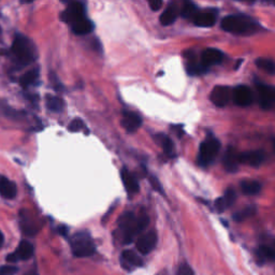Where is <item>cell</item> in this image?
<instances>
[{
    "instance_id": "36",
    "label": "cell",
    "mask_w": 275,
    "mask_h": 275,
    "mask_svg": "<svg viewBox=\"0 0 275 275\" xmlns=\"http://www.w3.org/2000/svg\"><path fill=\"white\" fill-rule=\"evenodd\" d=\"M149 182H150V184H152L153 188H154L155 190L159 191L161 193H164L162 185H161V183H159V181L156 179L155 176H150V177H149Z\"/></svg>"
},
{
    "instance_id": "42",
    "label": "cell",
    "mask_w": 275,
    "mask_h": 275,
    "mask_svg": "<svg viewBox=\"0 0 275 275\" xmlns=\"http://www.w3.org/2000/svg\"><path fill=\"white\" fill-rule=\"evenodd\" d=\"M157 275H167V272L166 271H163V272H159Z\"/></svg>"
},
{
    "instance_id": "3",
    "label": "cell",
    "mask_w": 275,
    "mask_h": 275,
    "mask_svg": "<svg viewBox=\"0 0 275 275\" xmlns=\"http://www.w3.org/2000/svg\"><path fill=\"white\" fill-rule=\"evenodd\" d=\"M221 28L235 34L251 33L257 29L256 23L244 15H228L221 21Z\"/></svg>"
},
{
    "instance_id": "21",
    "label": "cell",
    "mask_w": 275,
    "mask_h": 275,
    "mask_svg": "<svg viewBox=\"0 0 275 275\" xmlns=\"http://www.w3.org/2000/svg\"><path fill=\"white\" fill-rule=\"evenodd\" d=\"M72 26V30L75 34L78 35H84L91 33L94 30V23L90 21L87 17H84V19L80 20L75 22L74 24L71 25Z\"/></svg>"
},
{
    "instance_id": "39",
    "label": "cell",
    "mask_w": 275,
    "mask_h": 275,
    "mask_svg": "<svg viewBox=\"0 0 275 275\" xmlns=\"http://www.w3.org/2000/svg\"><path fill=\"white\" fill-rule=\"evenodd\" d=\"M58 231H59V233H60L61 235H67L68 229H67L66 227H64V226H61V227L58 228Z\"/></svg>"
},
{
    "instance_id": "17",
    "label": "cell",
    "mask_w": 275,
    "mask_h": 275,
    "mask_svg": "<svg viewBox=\"0 0 275 275\" xmlns=\"http://www.w3.org/2000/svg\"><path fill=\"white\" fill-rule=\"evenodd\" d=\"M235 198H237V194H235V191L233 189H228L224 196L219 197L216 202H215V209L217 212L221 213L226 211L227 209H229L230 207H231L234 201H235Z\"/></svg>"
},
{
    "instance_id": "28",
    "label": "cell",
    "mask_w": 275,
    "mask_h": 275,
    "mask_svg": "<svg viewBox=\"0 0 275 275\" xmlns=\"http://www.w3.org/2000/svg\"><path fill=\"white\" fill-rule=\"evenodd\" d=\"M38 76H39V70L38 69L29 70L25 74L22 75V77L20 80V84L23 87H27V86L31 85L35 81V80L38 78Z\"/></svg>"
},
{
    "instance_id": "11",
    "label": "cell",
    "mask_w": 275,
    "mask_h": 275,
    "mask_svg": "<svg viewBox=\"0 0 275 275\" xmlns=\"http://www.w3.org/2000/svg\"><path fill=\"white\" fill-rule=\"evenodd\" d=\"M157 244V234L155 231H149L138 239L136 243L137 250L142 255H147L152 252Z\"/></svg>"
},
{
    "instance_id": "26",
    "label": "cell",
    "mask_w": 275,
    "mask_h": 275,
    "mask_svg": "<svg viewBox=\"0 0 275 275\" xmlns=\"http://www.w3.org/2000/svg\"><path fill=\"white\" fill-rule=\"evenodd\" d=\"M47 106L53 112H60L64 109V100L57 96H47Z\"/></svg>"
},
{
    "instance_id": "4",
    "label": "cell",
    "mask_w": 275,
    "mask_h": 275,
    "mask_svg": "<svg viewBox=\"0 0 275 275\" xmlns=\"http://www.w3.org/2000/svg\"><path fill=\"white\" fill-rule=\"evenodd\" d=\"M71 250L76 257H88L94 255L96 246L90 234L86 232H77L71 239Z\"/></svg>"
},
{
    "instance_id": "35",
    "label": "cell",
    "mask_w": 275,
    "mask_h": 275,
    "mask_svg": "<svg viewBox=\"0 0 275 275\" xmlns=\"http://www.w3.org/2000/svg\"><path fill=\"white\" fill-rule=\"evenodd\" d=\"M17 271V268L13 265H4L0 268V275H14Z\"/></svg>"
},
{
    "instance_id": "23",
    "label": "cell",
    "mask_w": 275,
    "mask_h": 275,
    "mask_svg": "<svg viewBox=\"0 0 275 275\" xmlns=\"http://www.w3.org/2000/svg\"><path fill=\"white\" fill-rule=\"evenodd\" d=\"M177 14H179L177 8L174 5L169 6L161 16V24L163 26H169L173 24L177 19Z\"/></svg>"
},
{
    "instance_id": "40",
    "label": "cell",
    "mask_w": 275,
    "mask_h": 275,
    "mask_svg": "<svg viewBox=\"0 0 275 275\" xmlns=\"http://www.w3.org/2000/svg\"><path fill=\"white\" fill-rule=\"evenodd\" d=\"M4 241H5V237H4L3 232L0 231V246H2L4 244Z\"/></svg>"
},
{
    "instance_id": "25",
    "label": "cell",
    "mask_w": 275,
    "mask_h": 275,
    "mask_svg": "<svg viewBox=\"0 0 275 275\" xmlns=\"http://www.w3.org/2000/svg\"><path fill=\"white\" fill-rule=\"evenodd\" d=\"M157 140H158V143H161L164 152L168 155V156H174L175 152H174V144H173V141L169 138L167 137L165 135H158L157 137Z\"/></svg>"
},
{
    "instance_id": "18",
    "label": "cell",
    "mask_w": 275,
    "mask_h": 275,
    "mask_svg": "<svg viewBox=\"0 0 275 275\" xmlns=\"http://www.w3.org/2000/svg\"><path fill=\"white\" fill-rule=\"evenodd\" d=\"M121 176H122L123 184L124 186H125V188L128 193H137L139 191L140 187H139V183L136 179V176L134 174H131L126 168L122 169Z\"/></svg>"
},
{
    "instance_id": "43",
    "label": "cell",
    "mask_w": 275,
    "mask_h": 275,
    "mask_svg": "<svg viewBox=\"0 0 275 275\" xmlns=\"http://www.w3.org/2000/svg\"><path fill=\"white\" fill-rule=\"evenodd\" d=\"M273 146H274V150H275V140L273 141Z\"/></svg>"
},
{
    "instance_id": "29",
    "label": "cell",
    "mask_w": 275,
    "mask_h": 275,
    "mask_svg": "<svg viewBox=\"0 0 275 275\" xmlns=\"http://www.w3.org/2000/svg\"><path fill=\"white\" fill-rule=\"evenodd\" d=\"M258 257L260 261H271L275 259V250L267 245H261L258 250Z\"/></svg>"
},
{
    "instance_id": "5",
    "label": "cell",
    "mask_w": 275,
    "mask_h": 275,
    "mask_svg": "<svg viewBox=\"0 0 275 275\" xmlns=\"http://www.w3.org/2000/svg\"><path fill=\"white\" fill-rule=\"evenodd\" d=\"M220 149V143L219 141L212 138L208 139L205 142H202L200 148H199V158L198 162L201 166H208L217 156Z\"/></svg>"
},
{
    "instance_id": "8",
    "label": "cell",
    "mask_w": 275,
    "mask_h": 275,
    "mask_svg": "<svg viewBox=\"0 0 275 275\" xmlns=\"http://www.w3.org/2000/svg\"><path fill=\"white\" fill-rule=\"evenodd\" d=\"M231 98L232 91L228 86H215L210 94V99L212 103L218 106V108H223V106L227 105Z\"/></svg>"
},
{
    "instance_id": "12",
    "label": "cell",
    "mask_w": 275,
    "mask_h": 275,
    "mask_svg": "<svg viewBox=\"0 0 275 275\" xmlns=\"http://www.w3.org/2000/svg\"><path fill=\"white\" fill-rule=\"evenodd\" d=\"M265 158V154L262 149L256 150H247V152L240 153V163L251 166V167H259Z\"/></svg>"
},
{
    "instance_id": "2",
    "label": "cell",
    "mask_w": 275,
    "mask_h": 275,
    "mask_svg": "<svg viewBox=\"0 0 275 275\" xmlns=\"http://www.w3.org/2000/svg\"><path fill=\"white\" fill-rule=\"evenodd\" d=\"M15 63L20 66H28L35 59V51L32 43L23 34H17L11 48Z\"/></svg>"
},
{
    "instance_id": "14",
    "label": "cell",
    "mask_w": 275,
    "mask_h": 275,
    "mask_svg": "<svg viewBox=\"0 0 275 275\" xmlns=\"http://www.w3.org/2000/svg\"><path fill=\"white\" fill-rule=\"evenodd\" d=\"M225 169L229 172H235L240 166V153L237 152V149L233 147H229L223 159Z\"/></svg>"
},
{
    "instance_id": "24",
    "label": "cell",
    "mask_w": 275,
    "mask_h": 275,
    "mask_svg": "<svg viewBox=\"0 0 275 275\" xmlns=\"http://www.w3.org/2000/svg\"><path fill=\"white\" fill-rule=\"evenodd\" d=\"M261 189V185L256 181H243L241 183V190L247 196H254L257 194Z\"/></svg>"
},
{
    "instance_id": "7",
    "label": "cell",
    "mask_w": 275,
    "mask_h": 275,
    "mask_svg": "<svg viewBox=\"0 0 275 275\" xmlns=\"http://www.w3.org/2000/svg\"><path fill=\"white\" fill-rule=\"evenodd\" d=\"M85 16V8L81 3H70L66 11L61 14V20L70 25L74 24L75 22L84 19Z\"/></svg>"
},
{
    "instance_id": "10",
    "label": "cell",
    "mask_w": 275,
    "mask_h": 275,
    "mask_svg": "<svg viewBox=\"0 0 275 275\" xmlns=\"http://www.w3.org/2000/svg\"><path fill=\"white\" fill-rule=\"evenodd\" d=\"M232 99L239 106H248L253 103V94L245 85H238L232 90Z\"/></svg>"
},
{
    "instance_id": "31",
    "label": "cell",
    "mask_w": 275,
    "mask_h": 275,
    "mask_svg": "<svg viewBox=\"0 0 275 275\" xmlns=\"http://www.w3.org/2000/svg\"><path fill=\"white\" fill-rule=\"evenodd\" d=\"M197 12H198V8L194 6L192 3H185L182 8L181 14L184 19H191L192 20L193 16L197 14Z\"/></svg>"
},
{
    "instance_id": "16",
    "label": "cell",
    "mask_w": 275,
    "mask_h": 275,
    "mask_svg": "<svg viewBox=\"0 0 275 275\" xmlns=\"http://www.w3.org/2000/svg\"><path fill=\"white\" fill-rule=\"evenodd\" d=\"M122 125L128 132H134L138 128H140V126L142 125V119L139 114L135 112L126 111V112H124V115H123Z\"/></svg>"
},
{
    "instance_id": "13",
    "label": "cell",
    "mask_w": 275,
    "mask_h": 275,
    "mask_svg": "<svg viewBox=\"0 0 275 275\" xmlns=\"http://www.w3.org/2000/svg\"><path fill=\"white\" fill-rule=\"evenodd\" d=\"M221 60H223V53L217 49H213V48L207 49L203 51L201 55V63L208 69L211 66L220 64Z\"/></svg>"
},
{
    "instance_id": "27",
    "label": "cell",
    "mask_w": 275,
    "mask_h": 275,
    "mask_svg": "<svg viewBox=\"0 0 275 275\" xmlns=\"http://www.w3.org/2000/svg\"><path fill=\"white\" fill-rule=\"evenodd\" d=\"M256 65L258 68H260L264 72H267L269 74H274L275 73V63L273 60L269 58H263L260 57L258 59H256Z\"/></svg>"
},
{
    "instance_id": "41",
    "label": "cell",
    "mask_w": 275,
    "mask_h": 275,
    "mask_svg": "<svg viewBox=\"0 0 275 275\" xmlns=\"http://www.w3.org/2000/svg\"><path fill=\"white\" fill-rule=\"evenodd\" d=\"M25 275H38V273H37V272H35V271H32V270L30 271V270H29V271H28L27 273H26Z\"/></svg>"
},
{
    "instance_id": "20",
    "label": "cell",
    "mask_w": 275,
    "mask_h": 275,
    "mask_svg": "<svg viewBox=\"0 0 275 275\" xmlns=\"http://www.w3.org/2000/svg\"><path fill=\"white\" fill-rule=\"evenodd\" d=\"M186 69H187V72L190 75H200L202 73H205L206 71H208V68L202 65L201 60L198 61L197 58L194 57L193 54L189 53L187 56V65H186Z\"/></svg>"
},
{
    "instance_id": "34",
    "label": "cell",
    "mask_w": 275,
    "mask_h": 275,
    "mask_svg": "<svg viewBox=\"0 0 275 275\" xmlns=\"http://www.w3.org/2000/svg\"><path fill=\"white\" fill-rule=\"evenodd\" d=\"M176 275H194V273H193V270L191 269V267H189L188 264L184 263L179 268V270H177Z\"/></svg>"
},
{
    "instance_id": "15",
    "label": "cell",
    "mask_w": 275,
    "mask_h": 275,
    "mask_svg": "<svg viewBox=\"0 0 275 275\" xmlns=\"http://www.w3.org/2000/svg\"><path fill=\"white\" fill-rule=\"evenodd\" d=\"M216 22V13L212 10L198 11L193 16L192 23L199 27H211Z\"/></svg>"
},
{
    "instance_id": "30",
    "label": "cell",
    "mask_w": 275,
    "mask_h": 275,
    "mask_svg": "<svg viewBox=\"0 0 275 275\" xmlns=\"http://www.w3.org/2000/svg\"><path fill=\"white\" fill-rule=\"evenodd\" d=\"M256 209L254 207H247L241 211L237 212L235 214L233 215V219L235 221H243L247 218H250L252 216H254L256 214Z\"/></svg>"
},
{
    "instance_id": "38",
    "label": "cell",
    "mask_w": 275,
    "mask_h": 275,
    "mask_svg": "<svg viewBox=\"0 0 275 275\" xmlns=\"http://www.w3.org/2000/svg\"><path fill=\"white\" fill-rule=\"evenodd\" d=\"M52 81H53V84H54V88H55L56 91H61V90H63V87H61V84L58 83L57 76H52Z\"/></svg>"
},
{
    "instance_id": "9",
    "label": "cell",
    "mask_w": 275,
    "mask_h": 275,
    "mask_svg": "<svg viewBox=\"0 0 275 275\" xmlns=\"http://www.w3.org/2000/svg\"><path fill=\"white\" fill-rule=\"evenodd\" d=\"M33 255V246L28 241H22L14 253L7 256V261L10 263L17 262L19 260H28Z\"/></svg>"
},
{
    "instance_id": "33",
    "label": "cell",
    "mask_w": 275,
    "mask_h": 275,
    "mask_svg": "<svg viewBox=\"0 0 275 275\" xmlns=\"http://www.w3.org/2000/svg\"><path fill=\"white\" fill-rule=\"evenodd\" d=\"M84 127H85V125H84L83 121H82V120H78V119H76V120L72 121V122H71V123L69 124V126H68V130H69V131H71V132H77V131H81V130H83V128H84Z\"/></svg>"
},
{
    "instance_id": "1",
    "label": "cell",
    "mask_w": 275,
    "mask_h": 275,
    "mask_svg": "<svg viewBox=\"0 0 275 275\" xmlns=\"http://www.w3.org/2000/svg\"><path fill=\"white\" fill-rule=\"evenodd\" d=\"M149 218L147 215H141L136 217L132 212L123 214L119 220V226L124 234V241L126 244L134 241V238L148 226Z\"/></svg>"
},
{
    "instance_id": "37",
    "label": "cell",
    "mask_w": 275,
    "mask_h": 275,
    "mask_svg": "<svg viewBox=\"0 0 275 275\" xmlns=\"http://www.w3.org/2000/svg\"><path fill=\"white\" fill-rule=\"evenodd\" d=\"M148 5L153 11H158L159 9L163 7V2H161V0H152V2H149Z\"/></svg>"
},
{
    "instance_id": "32",
    "label": "cell",
    "mask_w": 275,
    "mask_h": 275,
    "mask_svg": "<svg viewBox=\"0 0 275 275\" xmlns=\"http://www.w3.org/2000/svg\"><path fill=\"white\" fill-rule=\"evenodd\" d=\"M2 111H3L4 115H6V116L10 117V119H19L23 115V113H21L20 111H16V110L10 108V106H8L7 104H2Z\"/></svg>"
},
{
    "instance_id": "19",
    "label": "cell",
    "mask_w": 275,
    "mask_h": 275,
    "mask_svg": "<svg viewBox=\"0 0 275 275\" xmlns=\"http://www.w3.org/2000/svg\"><path fill=\"white\" fill-rule=\"evenodd\" d=\"M16 185L6 176L0 175V194L4 198L13 199L16 196Z\"/></svg>"
},
{
    "instance_id": "22",
    "label": "cell",
    "mask_w": 275,
    "mask_h": 275,
    "mask_svg": "<svg viewBox=\"0 0 275 275\" xmlns=\"http://www.w3.org/2000/svg\"><path fill=\"white\" fill-rule=\"evenodd\" d=\"M122 262H125L123 264L126 269H129L128 265L131 267H141L143 264V261L140 258V257L132 251H125L122 254Z\"/></svg>"
},
{
    "instance_id": "6",
    "label": "cell",
    "mask_w": 275,
    "mask_h": 275,
    "mask_svg": "<svg viewBox=\"0 0 275 275\" xmlns=\"http://www.w3.org/2000/svg\"><path fill=\"white\" fill-rule=\"evenodd\" d=\"M257 91H258L261 108L264 110L272 109L275 105V87L257 83Z\"/></svg>"
}]
</instances>
